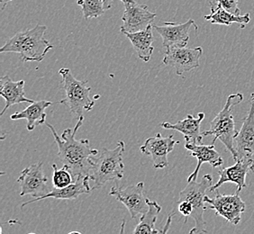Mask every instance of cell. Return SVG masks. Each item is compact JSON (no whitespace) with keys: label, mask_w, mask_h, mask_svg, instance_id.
Returning <instances> with one entry per match:
<instances>
[{"label":"cell","mask_w":254,"mask_h":234,"mask_svg":"<svg viewBox=\"0 0 254 234\" xmlns=\"http://www.w3.org/2000/svg\"><path fill=\"white\" fill-rule=\"evenodd\" d=\"M83 120L84 117H80L73 129H65L61 137L52 124L45 122L58 146L57 155L60 161L71 172L74 180H76L77 177L90 176V171L93 167V158L99 152L98 150L91 148L88 139L77 140L75 138L78 128L83 123Z\"/></svg>","instance_id":"cell-1"},{"label":"cell","mask_w":254,"mask_h":234,"mask_svg":"<svg viewBox=\"0 0 254 234\" xmlns=\"http://www.w3.org/2000/svg\"><path fill=\"white\" fill-rule=\"evenodd\" d=\"M46 25H37L32 29L18 32L0 49L1 54H19L22 62H41L54 46L44 38Z\"/></svg>","instance_id":"cell-2"},{"label":"cell","mask_w":254,"mask_h":234,"mask_svg":"<svg viewBox=\"0 0 254 234\" xmlns=\"http://www.w3.org/2000/svg\"><path fill=\"white\" fill-rule=\"evenodd\" d=\"M126 151V143L119 141L118 145L108 150L103 148L93 158V167L90 171V181H93L92 190L101 188L110 181L120 180L125 174L123 155Z\"/></svg>","instance_id":"cell-3"},{"label":"cell","mask_w":254,"mask_h":234,"mask_svg":"<svg viewBox=\"0 0 254 234\" xmlns=\"http://www.w3.org/2000/svg\"><path fill=\"white\" fill-rule=\"evenodd\" d=\"M244 95L241 93L232 94L227 98L224 108L216 115V117L211 121L210 129L202 132L203 136L213 135L214 139L212 144L219 140L226 150L232 154L233 159H236V151L235 149V139L238 132L235 129V122L233 115V108L243 102Z\"/></svg>","instance_id":"cell-4"},{"label":"cell","mask_w":254,"mask_h":234,"mask_svg":"<svg viewBox=\"0 0 254 234\" xmlns=\"http://www.w3.org/2000/svg\"><path fill=\"white\" fill-rule=\"evenodd\" d=\"M65 98L60 103L67 106L71 114L78 120L84 113L90 112L95 107V100L90 97L91 88L87 86V80H78L70 69L62 68L59 70Z\"/></svg>","instance_id":"cell-5"},{"label":"cell","mask_w":254,"mask_h":234,"mask_svg":"<svg viewBox=\"0 0 254 234\" xmlns=\"http://www.w3.org/2000/svg\"><path fill=\"white\" fill-rule=\"evenodd\" d=\"M213 184V176L205 175L200 182L196 180L188 182L186 187L181 191L179 201L187 200L193 206V213L191 218L195 222V226L190 230V234H206V227L204 220V213L206 207L205 205V192L210 189Z\"/></svg>","instance_id":"cell-6"},{"label":"cell","mask_w":254,"mask_h":234,"mask_svg":"<svg viewBox=\"0 0 254 234\" xmlns=\"http://www.w3.org/2000/svg\"><path fill=\"white\" fill-rule=\"evenodd\" d=\"M205 203L209 205L210 209L215 211V215L224 217L234 225H239L242 215L246 209V205L242 200L239 193H235V195H222L216 192L213 198L205 195Z\"/></svg>","instance_id":"cell-7"},{"label":"cell","mask_w":254,"mask_h":234,"mask_svg":"<svg viewBox=\"0 0 254 234\" xmlns=\"http://www.w3.org/2000/svg\"><path fill=\"white\" fill-rule=\"evenodd\" d=\"M125 5L122 16L121 33H135L146 29L157 16L156 13L151 12L148 6L140 5L134 0H121Z\"/></svg>","instance_id":"cell-8"},{"label":"cell","mask_w":254,"mask_h":234,"mask_svg":"<svg viewBox=\"0 0 254 234\" xmlns=\"http://www.w3.org/2000/svg\"><path fill=\"white\" fill-rule=\"evenodd\" d=\"M144 183L140 182L137 184L128 185L125 188L113 186L109 195L116 197L117 200L121 202L127 207L132 220L137 216H142L148 210L147 198L143 195Z\"/></svg>","instance_id":"cell-9"},{"label":"cell","mask_w":254,"mask_h":234,"mask_svg":"<svg viewBox=\"0 0 254 234\" xmlns=\"http://www.w3.org/2000/svg\"><path fill=\"white\" fill-rule=\"evenodd\" d=\"M203 54L202 47H170L165 51L163 64L175 68L177 75L181 76L199 67V60Z\"/></svg>","instance_id":"cell-10"},{"label":"cell","mask_w":254,"mask_h":234,"mask_svg":"<svg viewBox=\"0 0 254 234\" xmlns=\"http://www.w3.org/2000/svg\"><path fill=\"white\" fill-rule=\"evenodd\" d=\"M43 162L31 164L20 173L17 182L20 185V195H31L38 198L49 193L48 179L43 171Z\"/></svg>","instance_id":"cell-11"},{"label":"cell","mask_w":254,"mask_h":234,"mask_svg":"<svg viewBox=\"0 0 254 234\" xmlns=\"http://www.w3.org/2000/svg\"><path fill=\"white\" fill-rule=\"evenodd\" d=\"M179 143V141L173 139L172 134L170 136L162 137L161 133H157L155 136L147 139L140 150L142 154L152 159L154 169L162 170L169 165V153H171L175 145Z\"/></svg>","instance_id":"cell-12"},{"label":"cell","mask_w":254,"mask_h":234,"mask_svg":"<svg viewBox=\"0 0 254 234\" xmlns=\"http://www.w3.org/2000/svg\"><path fill=\"white\" fill-rule=\"evenodd\" d=\"M250 103L248 116L242 120L243 125L235 139V161L250 160L254 156V93L251 95Z\"/></svg>","instance_id":"cell-13"},{"label":"cell","mask_w":254,"mask_h":234,"mask_svg":"<svg viewBox=\"0 0 254 234\" xmlns=\"http://www.w3.org/2000/svg\"><path fill=\"white\" fill-rule=\"evenodd\" d=\"M153 29L161 35L162 46L167 49L170 47H186L190 40V30L194 26L197 30L195 21L190 19L184 24L165 23L163 25H152Z\"/></svg>","instance_id":"cell-14"},{"label":"cell","mask_w":254,"mask_h":234,"mask_svg":"<svg viewBox=\"0 0 254 234\" xmlns=\"http://www.w3.org/2000/svg\"><path fill=\"white\" fill-rule=\"evenodd\" d=\"M254 161L253 159L250 160H242L235 161V165L227 167L218 171L219 179L216 184H214L210 187L209 191H216L221 185H224L227 182H232L237 185L236 193H239L243 188L246 187V176L250 171H252V166L254 165Z\"/></svg>","instance_id":"cell-15"},{"label":"cell","mask_w":254,"mask_h":234,"mask_svg":"<svg viewBox=\"0 0 254 234\" xmlns=\"http://www.w3.org/2000/svg\"><path fill=\"white\" fill-rule=\"evenodd\" d=\"M185 149L190 152L191 156L195 157L197 159V165L195 167V171L189 176L188 182L196 180L201 166L204 163H208L213 168H218L224 163V160L221 157L220 153L215 149V144L203 145L202 143H186Z\"/></svg>","instance_id":"cell-16"},{"label":"cell","mask_w":254,"mask_h":234,"mask_svg":"<svg viewBox=\"0 0 254 234\" xmlns=\"http://www.w3.org/2000/svg\"><path fill=\"white\" fill-rule=\"evenodd\" d=\"M205 119V114L203 112L198 113L196 117L189 115L188 117L176 122H162L161 126L166 130H174L180 132L184 135L186 143H196L201 144L203 140V133L200 131V124Z\"/></svg>","instance_id":"cell-17"},{"label":"cell","mask_w":254,"mask_h":234,"mask_svg":"<svg viewBox=\"0 0 254 234\" xmlns=\"http://www.w3.org/2000/svg\"><path fill=\"white\" fill-rule=\"evenodd\" d=\"M89 181H90V176L77 177L75 182L68 186H65L63 188L54 187L48 194L24 203L22 205V207H25V205L33 204L37 201L44 200L46 198H55V199H62V200L77 199L79 195H83V194H89L91 192L92 187H90V185H89Z\"/></svg>","instance_id":"cell-18"},{"label":"cell","mask_w":254,"mask_h":234,"mask_svg":"<svg viewBox=\"0 0 254 234\" xmlns=\"http://www.w3.org/2000/svg\"><path fill=\"white\" fill-rule=\"evenodd\" d=\"M0 94L5 100V108L0 114L1 116L14 105L34 102V100L25 97V81H13L9 76H4L0 78Z\"/></svg>","instance_id":"cell-19"},{"label":"cell","mask_w":254,"mask_h":234,"mask_svg":"<svg viewBox=\"0 0 254 234\" xmlns=\"http://www.w3.org/2000/svg\"><path fill=\"white\" fill-rule=\"evenodd\" d=\"M52 105H54V103L46 101V100L34 101L22 112L13 114L10 117V119L13 121L25 119L27 121L26 123L27 131L32 132L34 131L35 127L42 125L46 122L45 121H46L47 115L45 113V109L51 107Z\"/></svg>","instance_id":"cell-20"},{"label":"cell","mask_w":254,"mask_h":234,"mask_svg":"<svg viewBox=\"0 0 254 234\" xmlns=\"http://www.w3.org/2000/svg\"><path fill=\"white\" fill-rule=\"evenodd\" d=\"M153 26L149 25L146 29L135 32V33H125L127 38L130 40L133 49L135 50L138 57L144 62L150 61L152 58L154 47L152 44L154 42V36L152 33Z\"/></svg>","instance_id":"cell-21"},{"label":"cell","mask_w":254,"mask_h":234,"mask_svg":"<svg viewBox=\"0 0 254 234\" xmlns=\"http://www.w3.org/2000/svg\"><path fill=\"white\" fill-rule=\"evenodd\" d=\"M211 13L205 15V19L210 21L213 25H229L232 24H239L240 27L244 29L247 24L251 21V15L249 13L244 15H235L229 11L224 9L220 5H217L215 2L210 3Z\"/></svg>","instance_id":"cell-22"},{"label":"cell","mask_w":254,"mask_h":234,"mask_svg":"<svg viewBox=\"0 0 254 234\" xmlns=\"http://www.w3.org/2000/svg\"><path fill=\"white\" fill-rule=\"evenodd\" d=\"M147 204L148 210L141 216L140 223L133 230V234H161V230L155 229V223L162 208L156 201L149 200L148 198Z\"/></svg>","instance_id":"cell-23"},{"label":"cell","mask_w":254,"mask_h":234,"mask_svg":"<svg viewBox=\"0 0 254 234\" xmlns=\"http://www.w3.org/2000/svg\"><path fill=\"white\" fill-rule=\"evenodd\" d=\"M77 4L81 6L86 20L98 18L108 10L103 0H78Z\"/></svg>","instance_id":"cell-24"},{"label":"cell","mask_w":254,"mask_h":234,"mask_svg":"<svg viewBox=\"0 0 254 234\" xmlns=\"http://www.w3.org/2000/svg\"><path fill=\"white\" fill-rule=\"evenodd\" d=\"M52 168L54 170L53 185L55 188H63L75 182L73 176L67 167L64 166L62 169H58L56 164H52Z\"/></svg>","instance_id":"cell-25"},{"label":"cell","mask_w":254,"mask_h":234,"mask_svg":"<svg viewBox=\"0 0 254 234\" xmlns=\"http://www.w3.org/2000/svg\"><path fill=\"white\" fill-rule=\"evenodd\" d=\"M238 1L239 0H215V3L234 15H241V10L238 7Z\"/></svg>","instance_id":"cell-26"},{"label":"cell","mask_w":254,"mask_h":234,"mask_svg":"<svg viewBox=\"0 0 254 234\" xmlns=\"http://www.w3.org/2000/svg\"><path fill=\"white\" fill-rule=\"evenodd\" d=\"M177 205H178L179 212L185 217L184 223L186 224L188 218L190 217L193 213V206L189 201L187 200L178 201Z\"/></svg>","instance_id":"cell-27"},{"label":"cell","mask_w":254,"mask_h":234,"mask_svg":"<svg viewBox=\"0 0 254 234\" xmlns=\"http://www.w3.org/2000/svg\"><path fill=\"white\" fill-rule=\"evenodd\" d=\"M172 216H174V214H171V215L168 216L166 225L164 226V228L161 230V234H165L169 232V229H170V227H171V221H172Z\"/></svg>","instance_id":"cell-28"},{"label":"cell","mask_w":254,"mask_h":234,"mask_svg":"<svg viewBox=\"0 0 254 234\" xmlns=\"http://www.w3.org/2000/svg\"><path fill=\"white\" fill-rule=\"evenodd\" d=\"M103 2H104V4L106 5L107 9L109 10L111 8L113 4V0H103Z\"/></svg>","instance_id":"cell-29"},{"label":"cell","mask_w":254,"mask_h":234,"mask_svg":"<svg viewBox=\"0 0 254 234\" xmlns=\"http://www.w3.org/2000/svg\"><path fill=\"white\" fill-rule=\"evenodd\" d=\"M12 0H0V3H1V9L4 10L5 5H7L9 2H11Z\"/></svg>","instance_id":"cell-30"},{"label":"cell","mask_w":254,"mask_h":234,"mask_svg":"<svg viewBox=\"0 0 254 234\" xmlns=\"http://www.w3.org/2000/svg\"><path fill=\"white\" fill-rule=\"evenodd\" d=\"M252 171H253V172H254V165H253V166H252Z\"/></svg>","instance_id":"cell-31"}]
</instances>
